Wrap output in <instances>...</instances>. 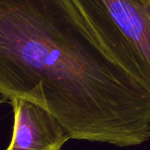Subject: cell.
<instances>
[{"label":"cell","instance_id":"6da1fadb","mask_svg":"<svg viewBox=\"0 0 150 150\" xmlns=\"http://www.w3.org/2000/svg\"><path fill=\"white\" fill-rule=\"evenodd\" d=\"M0 96L49 110L71 139H150V92L107 52L72 0H0Z\"/></svg>","mask_w":150,"mask_h":150},{"label":"cell","instance_id":"7a4b0ae2","mask_svg":"<svg viewBox=\"0 0 150 150\" xmlns=\"http://www.w3.org/2000/svg\"><path fill=\"white\" fill-rule=\"evenodd\" d=\"M111 57L150 92V0H72Z\"/></svg>","mask_w":150,"mask_h":150},{"label":"cell","instance_id":"277c9868","mask_svg":"<svg viewBox=\"0 0 150 150\" xmlns=\"http://www.w3.org/2000/svg\"><path fill=\"white\" fill-rule=\"evenodd\" d=\"M1 102H2V101H1V100H0V103H1Z\"/></svg>","mask_w":150,"mask_h":150},{"label":"cell","instance_id":"3957f363","mask_svg":"<svg viewBox=\"0 0 150 150\" xmlns=\"http://www.w3.org/2000/svg\"><path fill=\"white\" fill-rule=\"evenodd\" d=\"M13 130L6 150H61L70 138L57 118L42 106L22 98L10 100Z\"/></svg>","mask_w":150,"mask_h":150}]
</instances>
